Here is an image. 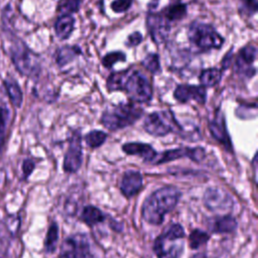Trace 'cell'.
<instances>
[{
    "label": "cell",
    "instance_id": "7a4b0ae2",
    "mask_svg": "<svg viewBox=\"0 0 258 258\" xmlns=\"http://www.w3.org/2000/svg\"><path fill=\"white\" fill-rule=\"evenodd\" d=\"M9 53L15 69L23 76L34 78L40 73L39 57L21 39L12 35Z\"/></svg>",
    "mask_w": 258,
    "mask_h": 258
},
{
    "label": "cell",
    "instance_id": "603a6c76",
    "mask_svg": "<svg viewBox=\"0 0 258 258\" xmlns=\"http://www.w3.org/2000/svg\"><path fill=\"white\" fill-rule=\"evenodd\" d=\"M222 78V70L218 68H209L203 70L199 76L201 86L203 87H215L218 85Z\"/></svg>",
    "mask_w": 258,
    "mask_h": 258
},
{
    "label": "cell",
    "instance_id": "e575fe53",
    "mask_svg": "<svg viewBox=\"0 0 258 258\" xmlns=\"http://www.w3.org/2000/svg\"><path fill=\"white\" fill-rule=\"evenodd\" d=\"M33 169H34V162L31 159L24 160L23 165H22V170H23V174H24L25 178L30 175V173L32 172Z\"/></svg>",
    "mask_w": 258,
    "mask_h": 258
},
{
    "label": "cell",
    "instance_id": "9c48e42d",
    "mask_svg": "<svg viewBox=\"0 0 258 258\" xmlns=\"http://www.w3.org/2000/svg\"><path fill=\"white\" fill-rule=\"evenodd\" d=\"M204 204L214 213H227L234 205L232 197L222 188L209 187L204 194Z\"/></svg>",
    "mask_w": 258,
    "mask_h": 258
},
{
    "label": "cell",
    "instance_id": "2e32d148",
    "mask_svg": "<svg viewBox=\"0 0 258 258\" xmlns=\"http://www.w3.org/2000/svg\"><path fill=\"white\" fill-rule=\"evenodd\" d=\"M142 175L139 171L129 170L126 171L120 182V189L123 196L131 198L135 196L142 187Z\"/></svg>",
    "mask_w": 258,
    "mask_h": 258
},
{
    "label": "cell",
    "instance_id": "9a60e30c",
    "mask_svg": "<svg viewBox=\"0 0 258 258\" xmlns=\"http://www.w3.org/2000/svg\"><path fill=\"white\" fill-rule=\"evenodd\" d=\"M209 128L213 137L221 144H223L227 150L231 151L232 143L227 131L225 117L221 111L216 112L215 117L209 122Z\"/></svg>",
    "mask_w": 258,
    "mask_h": 258
},
{
    "label": "cell",
    "instance_id": "52a82bcc",
    "mask_svg": "<svg viewBox=\"0 0 258 258\" xmlns=\"http://www.w3.org/2000/svg\"><path fill=\"white\" fill-rule=\"evenodd\" d=\"M130 100L137 103H146L152 98V87L148 79L139 71L128 73L123 85V90Z\"/></svg>",
    "mask_w": 258,
    "mask_h": 258
},
{
    "label": "cell",
    "instance_id": "f35d334b",
    "mask_svg": "<svg viewBox=\"0 0 258 258\" xmlns=\"http://www.w3.org/2000/svg\"><path fill=\"white\" fill-rule=\"evenodd\" d=\"M158 2H159V0H151V2H150V4H149V7L155 8V7L158 5Z\"/></svg>",
    "mask_w": 258,
    "mask_h": 258
},
{
    "label": "cell",
    "instance_id": "d590c367",
    "mask_svg": "<svg viewBox=\"0 0 258 258\" xmlns=\"http://www.w3.org/2000/svg\"><path fill=\"white\" fill-rule=\"evenodd\" d=\"M7 118H8V111H7V109L0 107V128L1 129H5Z\"/></svg>",
    "mask_w": 258,
    "mask_h": 258
},
{
    "label": "cell",
    "instance_id": "484cf974",
    "mask_svg": "<svg viewBox=\"0 0 258 258\" xmlns=\"http://www.w3.org/2000/svg\"><path fill=\"white\" fill-rule=\"evenodd\" d=\"M57 239H58V227L55 223H51V225L47 230L45 241H44V249L47 253L54 252Z\"/></svg>",
    "mask_w": 258,
    "mask_h": 258
},
{
    "label": "cell",
    "instance_id": "7c38bea8",
    "mask_svg": "<svg viewBox=\"0 0 258 258\" xmlns=\"http://www.w3.org/2000/svg\"><path fill=\"white\" fill-rule=\"evenodd\" d=\"M257 56V48L255 45L249 44L244 46L238 53L234 70L241 77H245L247 79L252 78L256 74V69L253 67V63Z\"/></svg>",
    "mask_w": 258,
    "mask_h": 258
},
{
    "label": "cell",
    "instance_id": "74e56055",
    "mask_svg": "<svg viewBox=\"0 0 258 258\" xmlns=\"http://www.w3.org/2000/svg\"><path fill=\"white\" fill-rule=\"evenodd\" d=\"M4 134H5V129L0 128V154L2 152V148L4 145Z\"/></svg>",
    "mask_w": 258,
    "mask_h": 258
},
{
    "label": "cell",
    "instance_id": "836d02e7",
    "mask_svg": "<svg viewBox=\"0 0 258 258\" xmlns=\"http://www.w3.org/2000/svg\"><path fill=\"white\" fill-rule=\"evenodd\" d=\"M143 40V36L139 31H134L130 35H128L127 40L125 41V45L128 47H135L139 45Z\"/></svg>",
    "mask_w": 258,
    "mask_h": 258
},
{
    "label": "cell",
    "instance_id": "d6a6232c",
    "mask_svg": "<svg viewBox=\"0 0 258 258\" xmlns=\"http://www.w3.org/2000/svg\"><path fill=\"white\" fill-rule=\"evenodd\" d=\"M132 2L133 0H114L111 3V9L116 13H122L131 7Z\"/></svg>",
    "mask_w": 258,
    "mask_h": 258
},
{
    "label": "cell",
    "instance_id": "5b68a950",
    "mask_svg": "<svg viewBox=\"0 0 258 258\" xmlns=\"http://www.w3.org/2000/svg\"><path fill=\"white\" fill-rule=\"evenodd\" d=\"M189 42L201 50L219 49L224 44V37L211 24L195 21L187 30Z\"/></svg>",
    "mask_w": 258,
    "mask_h": 258
},
{
    "label": "cell",
    "instance_id": "4316f807",
    "mask_svg": "<svg viewBox=\"0 0 258 258\" xmlns=\"http://www.w3.org/2000/svg\"><path fill=\"white\" fill-rule=\"evenodd\" d=\"M107 134L101 130H93L85 135V141L91 148H98L105 143Z\"/></svg>",
    "mask_w": 258,
    "mask_h": 258
},
{
    "label": "cell",
    "instance_id": "8992f818",
    "mask_svg": "<svg viewBox=\"0 0 258 258\" xmlns=\"http://www.w3.org/2000/svg\"><path fill=\"white\" fill-rule=\"evenodd\" d=\"M143 128L153 136H165L170 132H177L181 127L171 111H157L150 113L144 120Z\"/></svg>",
    "mask_w": 258,
    "mask_h": 258
},
{
    "label": "cell",
    "instance_id": "ba28073f",
    "mask_svg": "<svg viewBox=\"0 0 258 258\" xmlns=\"http://www.w3.org/2000/svg\"><path fill=\"white\" fill-rule=\"evenodd\" d=\"M56 258H95L91 253L89 238L78 233L69 236L61 244L59 255Z\"/></svg>",
    "mask_w": 258,
    "mask_h": 258
},
{
    "label": "cell",
    "instance_id": "4fadbf2b",
    "mask_svg": "<svg viewBox=\"0 0 258 258\" xmlns=\"http://www.w3.org/2000/svg\"><path fill=\"white\" fill-rule=\"evenodd\" d=\"M82 137L79 132H74L64 155L63 170L70 173L78 171L82 164Z\"/></svg>",
    "mask_w": 258,
    "mask_h": 258
},
{
    "label": "cell",
    "instance_id": "ac0fdd59",
    "mask_svg": "<svg viewBox=\"0 0 258 258\" xmlns=\"http://www.w3.org/2000/svg\"><path fill=\"white\" fill-rule=\"evenodd\" d=\"M75 28V18L71 14H61L55 21L54 30L56 36L61 39H68Z\"/></svg>",
    "mask_w": 258,
    "mask_h": 258
},
{
    "label": "cell",
    "instance_id": "7402d4cb",
    "mask_svg": "<svg viewBox=\"0 0 258 258\" xmlns=\"http://www.w3.org/2000/svg\"><path fill=\"white\" fill-rule=\"evenodd\" d=\"M186 5L182 2H175L166 6L160 12L170 23L182 19L186 15Z\"/></svg>",
    "mask_w": 258,
    "mask_h": 258
},
{
    "label": "cell",
    "instance_id": "6da1fadb",
    "mask_svg": "<svg viewBox=\"0 0 258 258\" xmlns=\"http://www.w3.org/2000/svg\"><path fill=\"white\" fill-rule=\"evenodd\" d=\"M180 196V190L172 185L156 189L144 201L141 208L142 218L151 225H160L164 216L175 208Z\"/></svg>",
    "mask_w": 258,
    "mask_h": 258
},
{
    "label": "cell",
    "instance_id": "83f0119b",
    "mask_svg": "<svg viewBox=\"0 0 258 258\" xmlns=\"http://www.w3.org/2000/svg\"><path fill=\"white\" fill-rule=\"evenodd\" d=\"M209 239L210 236L208 233L199 229H195L190 232L188 236V245L191 249H198L201 246L205 245L209 241Z\"/></svg>",
    "mask_w": 258,
    "mask_h": 258
},
{
    "label": "cell",
    "instance_id": "30bf717a",
    "mask_svg": "<svg viewBox=\"0 0 258 258\" xmlns=\"http://www.w3.org/2000/svg\"><path fill=\"white\" fill-rule=\"evenodd\" d=\"M146 26L152 41L160 44L165 41L170 32V22L159 13H148L146 17Z\"/></svg>",
    "mask_w": 258,
    "mask_h": 258
},
{
    "label": "cell",
    "instance_id": "cb8c5ba5",
    "mask_svg": "<svg viewBox=\"0 0 258 258\" xmlns=\"http://www.w3.org/2000/svg\"><path fill=\"white\" fill-rule=\"evenodd\" d=\"M80 219L88 226H94L102 223L105 220V216L98 208L94 206H87L84 208Z\"/></svg>",
    "mask_w": 258,
    "mask_h": 258
},
{
    "label": "cell",
    "instance_id": "1f68e13d",
    "mask_svg": "<svg viewBox=\"0 0 258 258\" xmlns=\"http://www.w3.org/2000/svg\"><path fill=\"white\" fill-rule=\"evenodd\" d=\"M82 0H63L59 10L63 12V14H71L75 13L79 10Z\"/></svg>",
    "mask_w": 258,
    "mask_h": 258
},
{
    "label": "cell",
    "instance_id": "4dcf8cb0",
    "mask_svg": "<svg viewBox=\"0 0 258 258\" xmlns=\"http://www.w3.org/2000/svg\"><path fill=\"white\" fill-rule=\"evenodd\" d=\"M241 4L239 6V12L241 15L252 16L257 12L258 1L257 0H240Z\"/></svg>",
    "mask_w": 258,
    "mask_h": 258
},
{
    "label": "cell",
    "instance_id": "f1b7e54d",
    "mask_svg": "<svg viewBox=\"0 0 258 258\" xmlns=\"http://www.w3.org/2000/svg\"><path fill=\"white\" fill-rule=\"evenodd\" d=\"M144 68L151 74L158 75L161 73V67L159 61V56L157 53H148L142 60Z\"/></svg>",
    "mask_w": 258,
    "mask_h": 258
},
{
    "label": "cell",
    "instance_id": "d6986e66",
    "mask_svg": "<svg viewBox=\"0 0 258 258\" xmlns=\"http://www.w3.org/2000/svg\"><path fill=\"white\" fill-rule=\"evenodd\" d=\"M82 53L81 47L78 45H64L55 51V62L59 68L72 62L78 55Z\"/></svg>",
    "mask_w": 258,
    "mask_h": 258
},
{
    "label": "cell",
    "instance_id": "5bb4252c",
    "mask_svg": "<svg viewBox=\"0 0 258 258\" xmlns=\"http://www.w3.org/2000/svg\"><path fill=\"white\" fill-rule=\"evenodd\" d=\"M173 97L180 103H186L189 100H195L199 104H205L207 100V91L203 86L178 85L173 92Z\"/></svg>",
    "mask_w": 258,
    "mask_h": 258
},
{
    "label": "cell",
    "instance_id": "3957f363",
    "mask_svg": "<svg viewBox=\"0 0 258 258\" xmlns=\"http://www.w3.org/2000/svg\"><path fill=\"white\" fill-rule=\"evenodd\" d=\"M143 115L141 107L134 103L119 104L111 109L106 110L102 117V124L111 131H117L127 126L133 125Z\"/></svg>",
    "mask_w": 258,
    "mask_h": 258
},
{
    "label": "cell",
    "instance_id": "277c9868",
    "mask_svg": "<svg viewBox=\"0 0 258 258\" xmlns=\"http://www.w3.org/2000/svg\"><path fill=\"white\" fill-rule=\"evenodd\" d=\"M184 230L179 224L171 225L154 241L153 250L157 258H179L183 252Z\"/></svg>",
    "mask_w": 258,
    "mask_h": 258
},
{
    "label": "cell",
    "instance_id": "8d00e7d4",
    "mask_svg": "<svg viewBox=\"0 0 258 258\" xmlns=\"http://www.w3.org/2000/svg\"><path fill=\"white\" fill-rule=\"evenodd\" d=\"M231 60H232V50H230L229 53L227 55H225V57L223 58V60H222V71L226 70L230 67Z\"/></svg>",
    "mask_w": 258,
    "mask_h": 258
},
{
    "label": "cell",
    "instance_id": "d4e9b609",
    "mask_svg": "<svg viewBox=\"0 0 258 258\" xmlns=\"http://www.w3.org/2000/svg\"><path fill=\"white\" fill-rule=\"evenodd\" d=\"M129 73V70L125 71H119V72H113L110 74V76L107 79L106 87L108 91H121L123 90V85L126 80V77Z\"/></svg>",
    "mask_w": 258,
    "mask_h": 258
},
{
    "label": "cell",
    "instance_id": "f546056e",
    "mask_svg": "<svg viewBox=\"0 0 258 258\" xmlns=\"http://www.w3.org/2000/svg\"><path fill=\"white\" fill-rule=\"evenodd\" d=\"M125 60H126V54L123 51L116 50V51H111L105 54L102 58V64L107 69H111L116 62L125 61Z\"/></svg>",
    "mask_w": 258,
    "mask_h": 258
},
{
    "label": "cell",
    "instance_id": "44dd1931",
    "mask_svg": "<svg viewBox=\"0 0 258 258\" xmlns=\"http://www.w3.org/2000/svg\"><path fill=\"white\" fill-rule=\"evenodd\" d=\"M3 84L5 86L7 95L9 97V100L12 103V105L16 108L21 107L23 95H22V91H21L19 85L17 84V82L14 79L8 78V79L4 80Z\"/></svg>",
    "mask_w": 258,
    "mask_h": 258
},
{
    "label": "cell",
    "instance_id": "8fae6325",
    "mask_svg": "<svg viewBox=\"0 0 258 258\" xmlns=\"http://www.w3.org/2000/svg\"><path fill=\"white\" fill-rule=\"evenodd\" d=\"M205 149L202 147H183V148H174L171 150H166L160 154H156L155 158L152 160V164H160L168 161H172L181 157H188L194 161H201L205 157Z\"/></svg>",
    "mask_w": 258,
    "mask_h": 258
},
{
    "label": "cell",
    "instance_id": "e0dca14e",
    "mask_svg": "<svg viewBox=\"0 0 258 258\" xmlns=\"http://www.w3.org/2000/svg\"><path fill=\"white\" fill-rule=\"evenodd\" d=\"M122 149L126 154L140 156L143 158L145 162H148V163H151L157 154V152L149 144L140 143V142L125 143L122 146Z\"/></svg>",
    "mask_w": 258,
    "mask_h": 258
},
{
    "label": "cell",
    "instance_id": "ffe728a7",
    "mask_svg": "<svg viewBox=\"0 0 258 258\" xmlns=\"http://www.w3.org/2000/svg\"><path fill=\"white\" fill-rule=\"evenodd\" d=\"M237 228V221L231 216L216 218L211 223V229L214 233H232Z\"/></svg>",
    "mask_w": 258,
    "mask_h": 258
}]
</instances>
